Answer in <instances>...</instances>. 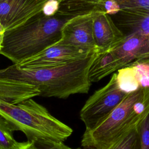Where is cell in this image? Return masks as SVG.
<instances>
[{
  "label": "cell",
  "instance_id": "cell-1",
  "mask_svg": "<svg viewBox=\"0 0 149 149\" xmlns=\"http://www.w3.org/2000/svg\"><path fill=\"white\" fill-rule=\"evenodd\" d=\"M97 52L54 67L24 69L13 64L0 70V79L31 85L39 91L40 96L44 97L65 99L72 94H86L91 84L88 70Z\"/></svg>",
  "mask_w": 149,
  "mask_h": 149
},
{
  "label": "cell",
  "instance_id": "cell-2",
  "mask_svg": "<svg viewBox=\"0 0 149 149\" xmlns=\"http://www.w3.org/2000/svg\"><path fill=\"white\" fill-rule=\"evenodd\" d=\"M79 15L58 10L49 14L43 9L19 26L4 31L0 54L13 64H18L59 42L65 24Z\"/></svg>",
  "mask_w": 149,
  "mask_h": 149
},
{
  "label": "cell",
  "instance_id": "cell-3",
  "mask_svg": "<svg viewBox=\"0 0 149 149\" xmlns=\"http://www.w3.org/2000/svg\"><path fill=\"white\" fill-rule=\"evenodd\" d=\"M0 115L14 131L22 132L27 141L41 147L63 143L73 132L69 126L52 116L32 98L15 104L0 99Z\"/></svg>",
  "mask_w": 149,
  "mask_h": 149
},
{
  "label": "cell",
  "instance_id": "cell-4",
  "mask_svg": "<svg viewBox=\"0 0 149 149\" xmlns=\"http://www.w3.org/2000/svg\"><path fill=\"white\" fill-rule=\"evenodd\" d=\"M149 113V87L129 93L119 105L93 129L84 132L83 149H105L125 133L140 124Z\"/></svg>",
  "mask_w": 149,
  "mask_h": 149
},
{
  "label": "cell",
  "instance_id": "cell-5",
  "mask_svg": "<svg viewBox=\"0 0 149 149\" xmlns=\"http://www.w3.org/2000/svg\"><path fill=\"white\" fill-rule=\"evenodd\" d=\"M127 94L120 87L116 72L113 73L108 83L95 91L80 111V117L86 131L93 129L104 120Z\"/></svg>",
  "mask_w": 149,
  "mask_h": 149
},
{
  "label": "cell",
  "instance_id": "cell-6",
  "mask_svg": "<svg viewBox=\"0 0 149 149\" xmlns=\"http://www.w3.org/2000/svg\"><path fill=\"white\" fill-rule=\"evenodd\" d=\"M94 52H86L73 46L58 42L16 65L19 68L24 69L54 67L86 58Z\"/></svg>",
  "mask_w": 149,
  "mask_h": 149
},
{
  "label": "cell",
  "instance_id": "cell-7",
  "mask_svg": "<svg viewBox=\"0 0 149 149\" xmlns=\"http://www.w3.org/2000/svg\"><path fill=\"white\" fill-rule=\"evenodd\" d=\"M97 11L76 16L63 26L61 44L73 46L86 52H98L93 31V20Z\"/></svg>",
  "mask_w": 149,
  "mask_h": 149
},
{
  "label": "cell",
  "instance_id": "cell-8",
  "mask_svg": "<svg viewBox=\"0 0 149 149\" xmlns=\"http://www.w3.org/2000/svg\"><path fill=\"white\" fill-rule=\"evenodd\" d=\"M50 0H0V22L5 31L43 10Z\"/></svg>",
  "mask_w": 149,
  "mask_h": 149
},
{
  "label": "cell",
  "instance_id": "cell-9",
  "mask_svg": "<svg viewBox=\"0 0 149 149\" xmlns=\"http://www.w3.org/2000/svg\"><path fill=\"white\" fill-rule=\"evenodd\" d=\"M116 56L122 68L133 62L149 65V36L137 33L125 35L124 40L110 49Z\"/></svg>",
  "mask_w": 149,
  "mask_h": 149
},
{
  "label": "cell",
  "instance_id": "cell-10",
  "mask_svg": "<svg viewBox=\"0 0 149 149\" xmlns=\"http://www.w3.org/2000/svg\"><path fill=\"white\" fill-rule=\"evenodd\" d=\"M93 31L98 52L113 48L125 38L111 16L103 11H97L93 17Z\"/></svg>",
  "mask_w": 149,
  "mask_h": 149
},
{
  "label": "cell",
  "instance_id": "cell-11",
  "mask_svg": "<svg viewBox=\"0 0 149 149\" xmlns=\"http://www.w3.org/2000/svg\"><path fill=\"white\" fill-rule=\"evenodd\" d=\"M112 16L118 27L127 33L125 35L137 33L149 36V9H121Z\"/></svg>",
  "mask_w": 149,
  "mask_h": 149
},
{
  "label": "cell",
  "instance_id": "cell-12",
  "mask_svg": "<svg viewBox=\"0 0 149 149\" xmlns=\"http://www.w3.org/2000/svg\"><path fill=\"white\" fill-rule=\"evenodd\" d=\"M121 68L118 59L111 51L97 52L88 70L89 81L97 82Z\"/></svg>",
  "mask_w": 149,
  "mask_h": 149
},
{
  "label": "cell",
  "instance_id": "cell-13",
  "mask_svg": "<svg viewBox=\"0 0 149 149\" xmlns=\"http://www.w3.org/2000/svg\"><path fill=\"white\" fill-rule=\"evenodd\" d=\"M14 132L9 122L0 115V149H22L28 143V141H16L13 137Z\"/></svg>",
  "mask_w": 149,
  "mask_h": 149
},
{
  "label": "cell",
  "instance_id": "cell-14",
  "mask_svg": "<svg viewBox=\"0 0 149 149\" xmlns=\"http://www.w3.org/2000/svg\"><path fill=\"white\" fill-rule=\"evenodd\" d=\"M139 125L125 133L105 149H140Z\"/></svg>",
  "mask_w": 149,
  "mask_h": 149
},
{
  "label": "cell",
  "instance_id": "cell-15",
  "mask_svg": "<svg viewBox=\"0 0 149 149\" xmlns=\"http://www.w3.org/2000/svg\"><path fill=\"white\" fill-rule=\"evenodd\" d=\"M116 73L120 87L127 94L141 87L136 72L132 66L128 65L122 68L119 69Z\"/></svg>",
  "mask_w": 149,
  "mask_h": 149
},
{
  "label": "cell",
  "instance_id": "cell-16",
  "mask_svg": "<svg viewBox=\"0 0 149 149\" xmlns=\"http://www.w3.org/2000/svg\"><path fill=\"white\" fill-rule=\"evenodd\" d=\"M140 149H149V113L139 125Z\"/></svg>",
  "mask_w": 149,
  "mask_h": 149
},
{
  "label": "cell",
  "instance_id": "cell-17",
  "mask_svg": "<svg viewBox=\"0 0 149 149\" xmlns=\"http://www.w3.org/2000/svg\"><path fill=\"white\" fill-rule=\"evenodd\" d=\"M22 149H55V147L54 144L47 147H38L34 142L28 141V143Z\"/></svg>",
  "mask_w": 149,
  "mask_h": 149
},
{
  "label": "cell",
  "instance_id": "cell-18",
  "mask_svg": "<svg viewBox=\"0 0 149 149\" xmlns=\"http://www.w3.org/2000/svg\"><path fill=\"white\" fill-rule=\"evenodd\" d=\"M55 149H81V148H71L65 145L63 143H55L54 144Z\"/></svg>",
  "mask_w": 149,
  "mask_h": 149
},
{
  "label": "cell",
  "instance_id": "cell-19",
  "mask_svg": "<svg viewBox=\"0 0 149 149\" xmlns=\"http://www.w3.org/2000/svg\"><path fill=\"white\" fill-rule=\"evenodd\" d=\"M58 1H59V0H58Z\"/></svg>",
  "mask_w": 149,
  "mask_h": 149
}]
</instances>
